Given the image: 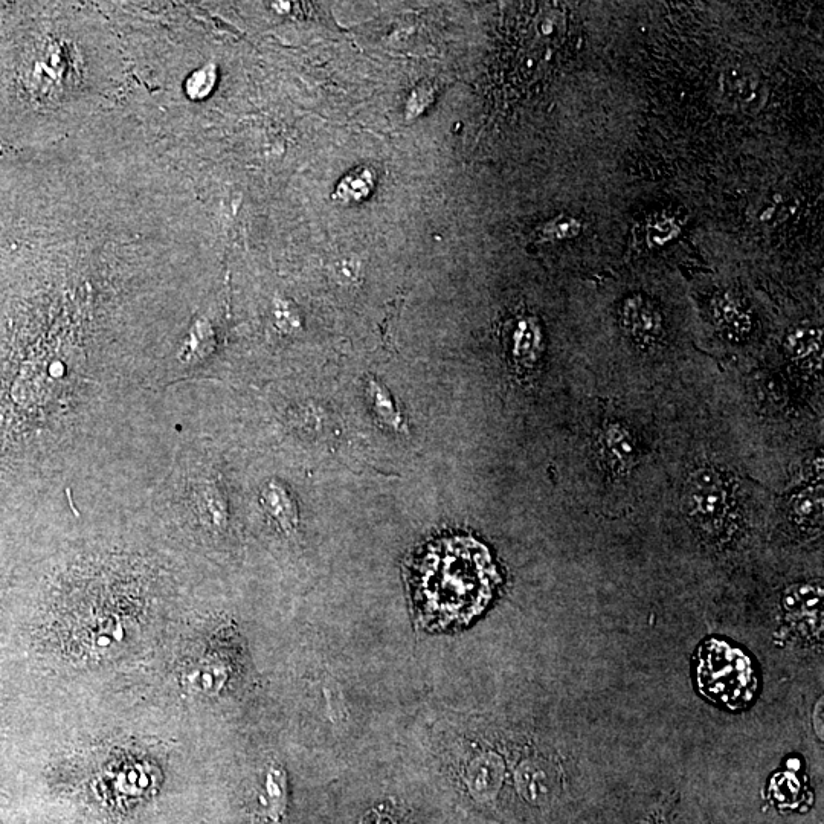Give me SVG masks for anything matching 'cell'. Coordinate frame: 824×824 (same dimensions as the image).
Segmentation results:
<instances>
[{"instance_id": "1", "label": "cell", "mask_w": 824, "mask_h": 824, "mask_svg": "<svg viewBox=\"0 0 824 824\" xmlns=\"http://www.w3.org/2000/svg\"><path fill=\"white\" fill-rule=\"evenodd\" d=\"M495 568L480 542L446 538L429 545L411 565L412 603L428 628L464 625L492 596Z\"/></svg>"}, {"instance_id": "2", "label": "cell", "mask_w": 824, "mask_h": 824, "mask_svg": "<svg viewBox=\"0 0 824 824\" xmlns=\"http://www.w3.org/2000/svg\"><path fill=\"white\" fill-rule=\"evenodd\" d=\"M696 683L705 698L728 710L745 709L759 689L750 657L739 647L715 638L699 647Z\"/></svg>"}, {"instance_id": "3", "label": "cell", "mask_w": 824, "mask_h": 824, "mask_svg": "<svg viewBox=\"0 0 824 824\" xmlns=\"http://www.w3.org/2000/svg\"><path fill=\"white\" fill-rule=\"evenodd\" d=\"M684 507L705 528L722 525L731 510L730 489L722 474L710 466L696 469L687 481Z\"/></svg>"}, {"instance_id": "4", "label": "cell", "mask_w": 824, "mask_h": 824, "mask_svg": "<svg viewBox=\"0 0 824 824\" xmlns=\"http://www.w3.org/2000/svg\"><path fill=\"white\" fill-rule=\"evenodd\" d=\"M722 103L734 112L757 113L768 100V87L762 75L750 66L733 63L719 75Z\"/></svg>"}, {"instance_id": "5", "label": "cell", "mask_w": 824, "mask_h": 824, "mask_svg": "<svg viewBox=\"0 0 824 824\" xmlns=\"http://www.w3.org/2000/svg\"><path fill=\"white\" fill-rule=\"evenodd\" d=\"M620 324L640 347H652L664 332V319L654 301L635 293L620 306Z\"/></svg>"}, {"instance_id": "6", "label": "cell", "mask_w": 824, "mask_h": 824, "mask_svg": "<svg viewBox=\"0 0 824 824\" xmlns=\"http://www.w3.org/2000/svg\"><path fill=\"white\" fill-rule=\"evenodd\" d=\"M599 454L612 475L623 477L637 464L640 448L631 429L622 423H609L600 432Z\"/></svg>"}, {"instance_id": "7", "label": "cell", "mask_w": 824, "mask_h": 824, "mask_svg": "<svg viewBox=\"0 0 824 824\" xmlns=\"http://www.w3.org/2000/svg\"><path fill=\"white\" fill-rule=\"evenodd\" d=\"M783 608L792 623L806 625V631H821L823 590L815 585L791 586L783 596Z\"/></svg>"}, {"instance_id": "8", "label": "cell", "mask_w": 824, "mask_h": 824, "mask_svg": "<svg viewBox=\"0 0 824 824\" xmlns=\"http://www.w3.org/2000/svg\"><path fill=\"white\" fill-rule=\"evenodd\" d=\"M504 765L496 754H483L467 768V786L472 796L487 800L495 796L503 783Z\"/></svg>"}, {"instance_id": "9", "label": "cell", "mask_w": 824, "mask_h": 824, "mask_svg": "<svg viewBox=\"0 0 824 824\" xmlns=\"http://www.w3.org/2000/svg\"><path fill=\"white\" fill-rule=\"evenodd\" d=\"M516 786L521 796L533 805H542L550 799L553 779L544 763L528 760L516 773Z\"/></svg>"}, {"instance_id": "10", "label": "cell", "mask_w": 824, "mask_h": 824, "mask_svg": "<svg viewBox=\"0 0 824 824\" xmlns=\"http://www.w3.org/2000/svg\"><path fill=\"white\" fill-rule=\"evenodd\" d=\"M509 347L516 362L532 365L541 350V329L533 318H519L509 327Z\"/></svg>"}, {"instance_id": "11", "label": "cell", "mask_w": 824, "mask_h": 824, "mask_svg": "<svg viewBox=\"0 0 824 824\" xmlns=\"http://www.w3.org/2000/svg\"><path fill=\"white\" fill-rule=\"evenodd\" d=\"M794 200L783 191H770L751 203L748 216L759 228H776L792 213Z\"/></svg>"}, {"instance_id": "12", "label": "cell", "mask_w": 824, "mask_h": 824, "mask_svg": "<svg viewBox=\"0 0 824 824\" xmlns=\"http://www.w3.org/2000/svg\"><path fill=\"white\" fill-rule=\"evenodd\" d=\"M713 316L721 329L736 338L750 333L753 322H751L750 313L742 307L736 298L731 293H721L715 298L712 304Z\"/></svg>"}, {"instance_id": "13", "label": "cell", "mask_w": 824, "mask_h": 824, "mask_svg": "<svg viewBox=\"0 0 824 824\" xmlns=\"http://www.w3.org/2000/svg\"><path fill=\"white\" fill-rule=\"evenodd\" d=\"M261 805L272 824L283 823L287 809V776L280 765H271L264 780Z\"/></svg>"}, {"instance_id": "14", "label": "cell", "mask_w": 824, "mask_h": 824, "mask_svg": "<svg viewBox=\"0 0 824 824\" xmlns=\"http://www.w3.org/2000/svg\"><path fill=\"white\" fill-rule=\"evenodd\" d=\"M794 521L805 527L817 528L823 522V487H806L791 499Z\"/></svg>"}, {"instance_id": "15", "label": "cell", "mask_w": 824, "mask_h": 824, "mask_svg": "<svg viewBox=\"0 0 824 824\" xmlns=\"http://www.w3.org/2000/svg\"><path fill=\"white\" fill-rule=\"evenodd\" d=\"M785 350L796 361H808L821 355V329L802 324L794 327L785 338Z\"/></svg>"}, {"instance_id": "16", "label": "cell", "mask_w": 824, "mask_h": 824, "mask_svg": "<svg viewBox=\"0 0 824 824\" xmlns=\"http://www.w3.org/2000/svg\"><path fill=\"white\" fill-rule=\"evenodd\" d=\"M374 185H376V176L371 168H356L339 182L335 191V199L345 205L364 202L373 193Z\"/></svg>"}, {"instance_id": "17", "label": "cell", "mask_w": 824, "mask_h": 824, "mask_svg": "<svg viewBox=\"0 0 824 824\" xmlns=\"http://www.w3.org/2000/svg\"><path fill=\"white\" fill-rule=\"evenodd\" d=\"M582 225L573 217L561 216L551 220L541 229V237L545 240H568L579 234Z\"/></svg>"}, {"instance_id": "18", "label": "cell", "mask_w": 824, "mask_h": 824, "mask_svg": "<svg viewBox=\"0 0 824 824\" xmlns=\"http://www.w3.org/2000/svg\"><path fill=\"white\" fill-rule=\"evenodd\" d=\"M680 228L676 225L675 220L669 217H657L651 220L646 226L647 242L651 246H663L678 234Z\"/></svg>"}, {"instance_id": "19", "label": "cell", "mask_w": 824, "mask_h": 824, "mask_svg": "<svg viewBox=\"0 0 824 824\" xmlns=\"http://www.w3.org/2000/svg\"><path fill=\"white\" fill-rule=\"evenodd\" d=\"M214 83H216V72H214L213 66L203 68L202 71L196 72L188 81V94H191V97L194 98L205 97L213 89Z\"/></svg>"}]
</instances>
